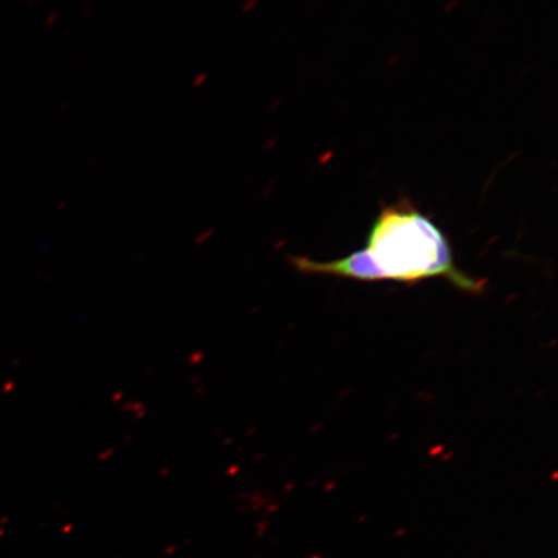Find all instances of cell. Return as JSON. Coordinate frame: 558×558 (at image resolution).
<instances>
[{
  "mask_svg": "<svg viewBox=\"0 0 558 558\" xmlns=\"http://www.w3.org/2000/svg\"><path fill=\"white\" fill-rule=\"evenodd\" d=\"M95 15V9L94 7H87V9L83 10L82 12V19L83 20H89L93 19Z\"/></svg>",
  "mask_w": 558,
  "mask_h": 558,
  "instance_id": "4",
  "label": "cell"
},
{
  "mask_svg": "<svg viewBox=\"0 0 558 558\" xmlns=\"http://www.w3.org/2000/svg\"><path fill=\"white\" fill-rule=\"evenodd\" d=\"M255 4H256L255 0H246V2H244V4L242 5V12L246 13V15H247V13L253 11Z\"/></svg>",
  "mask_w": 558,
  "mask_h": 558,
  "instance_id": "3",
  "label": "cell"
},
{
  "mask_svg": "<svg viewBox=\"0 0 558 558\" xmlns=\"http://www.w3.org/2000/svg\"><path fill=\"white\" fill-rule=\"evenodd\" d=\"M56 19H58V15H56V13H51L50 17H48L47 24L48 25H53Z\"/></svg>",
  "mask_w": 558,
  "mask_h": 558,
  "instance_id": "5",
  "label": "cell"
},
{
  "mask_svg": "<svg viewBox=\"0 0 558 558\" xmlns=\"http://www.w3.org/2000/svg\"><path fill=\"white\" fill-rule=\"evenodd\" d=\"M303 274L354 279L361 282L396 281L409 284L444 278L457 289L481 294L484 279L465 275L453 262L442 230L410 206L384 208L369 230L364 250L338 260L316 262L292 257Z\"/></svg>",
  "mask_w": 558,
  "mask_h": 558,
  "instance_id": "1",
  "label": "cell"
},
{
  "mask_svg": "<svg viewBox=\"0 0 558 558\" xmlns=\"http://www.w3.org/2000/svg\"><path fill=\"white\" fill-rule=\"evenodd\" d=\"M208 81V73L201 72L193 76L192 86L193 88H202L206 85Z\"/></svg>",
  "mask_w": 558,
  "mask_h": 558,
  "instance_id": "2",
  "label": "cell"
}]
</instances>
